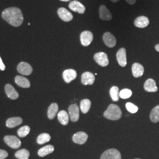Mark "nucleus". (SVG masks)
Instances as JSON below:
<instances>
[{
	"mask_svg": "<svg viewBox=\"0 0 159 159\" xmlns=\"http://www.w3.org/2000/svg\"><path fill=\"white\" fill-rule=\"evenodd\" d=\"M2 18L14 27H19L23 23V12L17 7H10L4 10L2 13Z\"/></svg>",
	"mask_w": 159,
	"mask_h": 159,
	"instance_id": "obj_1",
	"label": "nucleus"
},
{
	"mask_svg": "<svg viewBox=\"0 0 159 159\" xmlns=\"http://www.w3.org/2000/svg\"><path fill=\"white\" fill-rule=\"evenodd\" d=\"M103 115L107 119L117 120L121 117L122 112L117 105L111 104L109 105L107 109L104 111Z\"/></svg>",
	"mask_w": 159,
	"mask_h": 159,
	"instance_id": "obj_2",
	"label": "nucleus"
},
{
	"mask_svg": "<svg viewBox=\"0 0 159 159\" xmlns=\"http://www.w3.org/2000/svg\"><path fill=\"white\" fill-rule=\"evenodd\" d=\"M100 159H121V156L117 149L110 148L102 154Z\"/></svg>",
	"mask_w": 159,
	"mask_h": 159,
	"instance_id": "obj_3",
	"label": "nucleus"
},
{
	"mask_svg": "<svg viewBox=\"0 0 159 159\" xmlns=\"http://www.w3.org/2000/svg\"><path fill=\"white\" fill-rule=\"evenodd\" d=\"M4 140L9 147L14 149L20 148L21 145L20 140L15 136H6L4 137Z\"/></svg>",
	"mask_w": 159,
	"mask_h": 159,
	"instance_id": "obj_4",
	"label": "nucleus"
},
{
	"mask_svg": "<svg viewBox=\"0 0 159 159\" xmlns=\"http://www.w3.org/2000/svg\"><path fill=\"white\" fill-rule=\"evenodd\" d=\"M94 59L96 63L102 67H106L109 64L108 56L107 54L104 52H100L95 54Z\"/></svg>",
	"mask_w": 159,
	"mask_h": 159,
	"instance_id": "obj_5",
	"label": "nucleus"
},
{
	"mask_svg": "<svg viewBox=\"0 0 159 159\" xmlns=\"http://www.w3.org/2000/svg\"><path fill=\"white\" fill-rule=\"evenodd\" d=\"M68 114L73 122H76L79 119V108L76 104H71L68 107Z\"/></svg>",
	"mask_w": 159,
	"mask_h": 159,
	"instance_id": "obj_6",
	"label": "nucleus"
},
{
	"mask_svg": "<svg viewBox=\"0 0 159 159\" xmlns=\"http://www.w3.org/2000/svg\"><path fill=\"white\" fill-rule=\"evenodd\" d=\"M93 40V34L89 31H84L80 35L81 44L84 47L89 46Z\"/></svg>",
	"mask_w": 159,
	"mask_h": 159,
	"instance_id": "obj_7",
	"label": "nucleus"
},
{
	"mask_svg": "<svg viewBox=\"0 0 159 159\" xmlns=\"http://www.w3.org/2000/svg\"><path fill=\"white\" fill-rule=\"evenodd\" d=\"M17 70L20 74L29 75L33 72V68L31 65L26 62H21L17 66Z\"/></svg>",
	"mask_w": 159,
	"mask_h": 159,
	"instance_id": "obj_8",
	"label": "nucleus"
},
{
	"mask_svg": "<svg viewBox=\"0 0 159 159\" xmlns=\"http://www.w3.org/2000/svg\"><path fill=\"white\" fill-rule=\"evenodd\" d=\"M102 40L106 46L109 48H113L116 45V39L115 37L109 32H106L103 34Z\"/></svg>",
	"mask_w": 159,
	"mask_h": 159,
	"instance_id": "obj_9",
	"label": "nucleus"
},
{
	"mask_svg": "<svg viewBox=\"0 0 159 159\" xmlns=\"http://www.w3.org/2000/svg\"><path fill=\"white\" fill-rule=\"evenodd\" d=\"M57 13L59 17L63 21L66 22H69L71 21L73 18L72 14L70 12L68 11V10L65 8H60L58 10Z\"/></svg>",
	"mask_w": 159,
	"mask_h": 159,
	"instance_id": "obj_10",
	"label": "nucleus"
},
{
	"mask_svg": "<svg viewBox=\"0 0 159 159\" xmlns=\"http://www.w3.org/2000/svg\"><path fill=\"white\" fill-rule=\"evenodd\" d=\"M117 60L121 67H125L127 65V57H126V50L125 48H120L117 51Z\"/></svg>",
	"mask_w": 159,
	"mask_h": 159,
	"instance_id": "obj_11",
	"label": "nucleus"
},
{
	"mask_svg": "<svg viewBox=\"0 0 159 159\" xmlns=\"http://www.w3.org/2000/svg\"><path fill=\"white\" fill-rule=\"evenodd\" d=\"M68 7L72 11L78 12L79 14H84L85 12V7L78 1H71L69 4Z\"/></svg>",
	"mask_w": 159,
	"mask_h": 159,
	"instance_id": "obj_12",
	"label": "nucleus"
},
{
	"mask_svg": "<svg viewBox=\"0 0 159 159\" xmlns=\"http://www.w3.org/2000/svg\"><path fill=\"white\" fill-rule=\"evenodd\" d=\"M77 72L73 69L66 70L63 73V79L66 83H70L77 77Z\"/></svg>",
	"mask_w": 159,
	"mask_h": 159,
	"instance_id": "obj_13",
	"label": "nucleus"
},
{
	"mask_svg": "<svg viewBox=\"0 0 159 159\" xmlns=\"http://www.w3.org/2000/svg\"><path fill=\"white\" fill-rule=\"evenodd\" d=\"M88 139V135L83 131H79L74 134L73 136V141L79 144H84Z\"/></svg>",
	"mask_w": 159,
	"mask_h": 159,
	"instance_id": "obj_14",
	"label": "nucleus"
},
{
	"mask_svg": "<svg viewBox=\"0 0 159 159\" xmlns=\"http://www.w3.org/2000/svg\"><path fill=\"white\" fill-rule=\"evenodd\" d=\"M94 81L95 76L90 72H85L81 75V83L83 85H92Z\"/></svg>",
	"mask_w": 159,
	"mask_h": 159,
	"instance_id": "obj_15",
	"label": "nucleus"
},
{
	"mask_svg": "<svg viewBox=\"0 0 159 159\" xmlns=\"http://www.w3.org/2000/svg\"><path fill=\"white\" fill-rule=\"evenodd\" d=\"M99 15L101 20L104 21H109L112 19V15L108 8L104 5L100 6L99 8Z\"/></svg>",
	"mask_w": 159,
	"mask_h": 159,
	"instance_id": "obj_16",
	"label": "nucleus"
},
{
	"mask_svg": "<svg viewBox=\"0 0 159 159\" xmlns=\"http://www.w3.org/2000/svg\"><path fill=\"white\" fill-rule=\"evenodd\" d=\"M5 91L7 97L11 100H16L19 97L18 92L16 90L14 87L10 84H6L5 86Z\"/></svg>",
	"mask_w": 159,
	"mask_h": 159,
	"instance_id": "obj_17",
	"label": "nucleus"
},
{
	"mask_svg": "<svg viewBox=\"0 0 159 159\" xmlns=\"http://www.w3.org/2000/svg\"><path fill=\"white\" fill-rule=\"evenodd\" d=\"M131 69L133 75L136 78L142 76L144 73V67L142 64L139 63H134L132 66Z\"/></svg>",
	"mask_w": 159,
	"mask_h": 159,
	"instance_id": "obj_18",
	"label": "nucleus"
},
{
	"mask_svg": "<svg viewBox=\"0 0 159 159\" xmlns=\"http://www.w3.org/2000/svg\"><path fill=\"white\" fill-rule=\"evenodd\" d=\"M149 24V20L148 17L140 16L137 17L134 21V25L140 29H143L148 27Z\"/></svg>",
	"mask_w": 159,
	"mask_h": 159,
	"instance_id": "obj_19",
	"label": "nucleus"
},
{
	"mask_svg": "<svg viewBox=\"0 0 159 159\" xmlns=\"http://www.w3.org/2000/svg\"><path fill=\"white\" fill-rule=\"evenodd\" d=\"M144 89L148 92H156L158 90L155 81L152 79L146 81L144 84Z\"/></svg>",
	"mask_w": 159,
	"mask_h": 159,
	"instance_id": "obj_20",
	"label": "nucleus"
},
{
	"mask_svg": "<svg viewBox=\"0 0 159 159\" xmlns=\"http://www.w3.org/2000/svg\"><path fill=\"white\" fill-rule=\"evenodd\" d=\"M23 119L19 117H11L6 121V125L8 128H14L20 125L23 123Z\"/></svg>",
	"mask_w": 159,
	"mask_h": 159,
	"instance_id": "obj_21",
	"label": "nucleus"
},
{
	"mask_svg": "<svg viewBox=\"0 0 159 159\" xmlns=\"http://www.w3.org/2000/svg\"><path fill=\"white\" fill-rule=\"evenodd\" d=\"M15 82L17 85L23 88H29L30 87V81L27 78L23 76H16L15 78Z\"/></svg>",
	"mask_w": 159,
	"mask_h": 159,
	"instance_id": "obj_22",
	"label": "nucleus"
},
{
	"mask_svg": "<svg viewBox=\"0 0 159 159\" xmlns=\"http://www.w3.org/2000/svg\"><path fill=\"white\" fill-rule=\"evenodd\" d=\"M58 106L57 103L56 102L52 103L49 106L48 111H47V116L48 119L50 120L54 119L58 112Z\"/></svg>",
	"mask_w": 159,
	"mask_h": 159,
	"instance_id": "obj_23",
	"label": "nucleus"
},
{
	"mask_svg": "<svg viewBox=\"0 0 159 159\" xmlns=\"http://www.w3.org/2000/svg\"><path fill=\"white\" fill-rule=\"evenodd\" d=\"M69 114L66 111L61 110L58 114V119L60 123L64 125H68L69 121Z\"/></svg>",
	"mask_w": 159,
	"mask_h": 159,
	"instance_id": "obj_24",
	"label": "nucleus"
},
{
	"mask_svg": "<svg viewBox=\"0 0 159 159\" xmlns=\"http://www.w3.org/2000/svg\"><path fill=\"white\" fill-rule=\"evenodd\" d=\"M54 150V148L52 145H47L41 148L38 152V154L40 157H45L49 154L52 153Z\"/></svg>",
	"mask_w": 159,
	"mask_h": 159,
	"instance_id": "obj_25",
	"label": "nucleus"
},
{
	"mask_svg": "<svg viewBox=\"0 0 159 159\" xmlns=\"http://www.w3.org/2000/svg\"><path fill=\"white\" fill-rule=\"evenodd\" d=\"M91 102L89 99H84L80 102V109L83 113L86 114L89 112L91 107Z\"/></svg>",
	"mask_w": 159,
	"mask_h": 159,
	"instance_id": "obj_26",
	"label": "nucleus"
},
{
	"mask_svg": "<svg viewBox=\"0 0 159 159\" xmlns=\"http://www.w3.org/2000/svg\"><path fill=\"white\" fill-rule=\"evenodd\" d=\"M150 120L153 123H157L159 121V105L154 107L150 114Z\"/></svg>",
	"mask_w": 159,
	"mask_h": 159,
	"instance_id": "obj_27",
	"label": "nucleus"
},
{
	"mask_svg": "<svg viewBox=\"0 0 159 159\" xmlns=\"http://www.w3.org/2000/svg\"><path fill=\"white\" fill-rule=\"evenodd\" d=\"M30 154L29 150L23 148L18 150L15 153V156L18 159H29Z\"/></svg>",
	"mask_w": 159,
	"mask_h": 159,
	"instance_id": "obj_28",
	"label": "nucleus"
},
{
	"mask_svg": "<svg viewBox=\"0 0 159 159\" xmlns=\"http://www.w3.org/2000/svg\"><path fill=\"white\" fill-rule=\"evenodd\" d=\"M110 95L114 102H117L119 100V87L117 86L112 87L110 90Z\"/></svg>",
	"mask_w": 159,
	"mask_h": 159,
	"instance_id": "obj_29",
	"label": "nucleus"
},
{
	"mask_svg": "<svg viewBox=\"0 0 159 159\" xmlns=\"http://www.w3.org/2000/svg\"><path fill=\"white\" fill-rule=\"evenodd\" d=\"M51 140V136L48 133H42L40 134L37 139V142L39 144H43L47 142H48Z\"/></svg>",
	"mask_w": 159,
	"mask_h": 159,
	"instance_id": "obj_30",
	"label": "nucleus"
},
{
	"mask_svg": "<svg viewBox=\"0 0 159 159\" xmlns=\"http://www.w3.org/2000/svg\"><path fill=\"white\" fill-rule=\"evenodd\" d=\"M30 131V127L28 125H24L20 128L18 130V135L20 137H25L27 136Z\"/></svg>",
	"mask_w": 159,
	"mask_h": 159,
	"instance_id": "obj_31",
	"label": "nucleus"
},
{
	"mask_svg": "<svg viewBox=\"0 0 159 159\" xmlns=\"http://www.w3.org/2000/svg\"><path fill=\"white\" fill-rule=\"evenodd\" d=\"M132 95V91L130 89H125L120 91L119 96L123 99H127L130 97Z\"/></svg>",
	"mask_w": 159,
	"mask_h": 159,
	"instance_id": "obj_32",
	"label": "nucleus"
},
{
	"mask_svg": "<svg viewBox=\"0 0 159 159\" xmlns=\"http://www.w3.org/2000/svg\"><path fill=\"white\" fill-rule=\"evenodd\" d=\"M125 107L131 113H136L139 110L138 107L131 102H127L125 104Z\"/></svg>",
	"mask_w": 159,
	"mask_h": 159,
	"instance_id": "obj_33",
	"label": "nucleus"
},
{
	"mask_svg": "<svg viewBox=\"0 0 159 159\" xmlns=\"http://www.w3.org/2000/svg\"><path fill=\"white\" fill-rule=\"evenodd\" d=\"M8 156V154L6 150L0 149V159H5Z\"/></svg>",
	"mask_w": 159,
	"mask_h": 159,
	"instance_id": "obj_34",
	"label": "nucleus"
},
{
	"mask_svg": "<svg viewBox=\"0 0 159 159\" xmlns=\"http://www.w3.org/2000/svg\"><path fill=\"white\" fill-rule=\"evenodd\" d=\"M5 69H6V66H5L4 64L2 62V60L0 57V70H2V71H4V70H5Z\"/></svg>",
	"mask_w": 159,
	"mask_h": 159,
	"instance_id": "obj_35",
	"label": "nucleus"
},
{
	"mask_svg": "<svg viewBox=\"0 0 159 159\" xmlns=\"http://www.w3.org/2000/svg\"><path fill=\"white\" fill-rule=\"evenodd\" d=\"M127 3H129L130 5H133L136 2V0H125Z\"/></svg>",
	"mask_w": 159,
	"mask_h": 159,
	"instance_id": "obj_36",
	"label": "nucleus"
},
{
	"mask_svg": "<svg viewBox=\"0 0 159 159\" xmlns=\"http://www.w3.org/2000/svg\"><path fill=\"white\" fill-rule=\"evenodd\" d=\"M155 49L156 50V51L159 52V44H157L156 46H155Z\"/></svg>",
	"mask_w": 159,
	"mask_h": 159,
	"instance_id": "obj_37",
	"label": "nucleus"
},
{
	"mask_svg": "<svg viewBox=\"0 0 159 159\" xmlns=\"http://www.w3.org/2000/svg\"><path fill=\"white\" fill-rule=\"evenodd\" d=\"M112 2H118V1H119V0H111Z\"/></svg>",
	"mask_w": 159,
	"mask_h": 159,
	"instance_id": "obj_38",
	"label": "nucleus"
},
{
	"mask_svg": "<svg viewBox=\"0 0 159 159\" xmlns=\"http://www.w3.org/2000/svg\"><path fill=\"white\" fill-rule=\"evenodd\" d=\"M60 1H65V2H67V1H70V0H60Z\"/></svg>",
	"mask_w": 159,
	"mask_h": 159,
	"instance_id": "obj_39",
	"label": "nucleus"
},
{
	"mask_svg": "<svg viewBox=\"0 0 159 159\" xmlns=\"http://www.w3.org/2000/svg\"></svg>",
	"mask_w": 159,
	"mask_h": 159,
	"instance_id": "obj_40",
	"label": "nucleus"
}]
</instances>
